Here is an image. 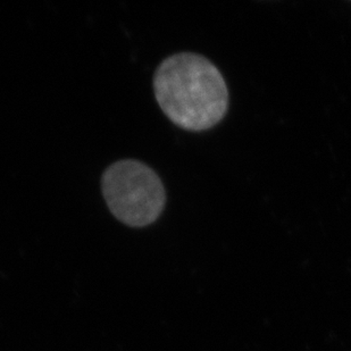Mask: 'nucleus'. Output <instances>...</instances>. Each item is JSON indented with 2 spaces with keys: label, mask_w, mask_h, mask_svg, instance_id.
<instances>
[{
  "label": "nucleus",
  "mask_w": 351,
  "mask_h": 351,
  "mask_svg": "<svg viewBox=\"0 0 351 351\" xmlns=\"http://www.w3.org/2000/svg\"><path fill=\"white\" fill-rule=\"evenodd\" d=\"M154 90L162 113L191 132L213 129L229 110L226 79L215 64L198 53H176L162 60Z\"/></svg>",
  "instance_id": "1"
},
{
  "label": "nucleus",
  "mask_w": 351,
  "mask_h": 351,
  "mask_svg": "<svg viewBox=\"0 0 351 351\" xmlns=\"http://www.w3.org/2000/svg\"><path fill=\"white\" fill-rule=\"evenodd\" d=\"M101 189L112 214L132 228L150 226L165 207L162 180L149 166L134 159L112 164L104 172Z\"/></svg>",
  "instance_id": "2"
}]
</instances>
